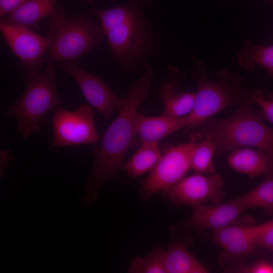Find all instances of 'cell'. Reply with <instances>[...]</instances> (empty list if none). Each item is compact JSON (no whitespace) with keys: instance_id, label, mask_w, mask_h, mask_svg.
<instances>
[{"instance_id":"cell-9","label":"cell","mask_w":273,"mask_h":273,"mask_svg":"<svg viewBox=\"0 0 273 273\" xmlns=\"http://www.w3.org/2000/svg\"><path fill=\"white\" fill-rule=\"evenodd\" d=\"M61 67L73 78L87 102L106 119L124 106L125 99L117 95L101 77L84 70L75 61H63Z\"/></svg>"},{"instance_id":"cell-15","label":"cell","mask_w":273,"mask_h":273,"mask_svg":"<svg viewBox=\"0 0 273 273\" xmlns=\"http://www.w3.org/2000/svg\"><path fill=\"white\" fill-rule=\"evenodd\" d=\"M214 241L226 254L233 257H243L256 248L253 226L228 225L213 230Z\"/></svg>"},{"instance_id":"cell-28","label":"cell","mask_w":273,"mask_h":273,"mask_svg":"<svg viewBox=\"0 0 273 273\" xmlns=\"http://www.w3.org/2000/svg\"><path fill=\"white\" fill-rule=\"evenodd\" d=\"M80 1L89 3L90 4H94L95 3V0H80Z\"/></svg>"},{"instance_id":"cell-31","label":"cell","mask_w":273,"mask_h":273,"mask_svg":"<svg viewBox=\"0 0 273 273\" xmlns=\"http://www.w3.org/2000/svg\"><path fill=\"white\" fill-rule=\"evenodd\" d=\"M272 266H273V263H272Z\"/></svg>"},{"instance_id":"cell-1","label":"cell","mask_w":273,"mask_h":273,"mask_svg":"<svg viewBox=\"0 0 273 273\" xmlns=\"http://www.w3.org/2000/svg\"><path fill=\"white\" fill-rule=\"evenodd\" d=\"M152 2L127 0L110 9L90 11L103 28L113 61L124 72L145 68L159 50L158 31L144 11Z\"/></svg>"},{"instance_id":"cell-11","label":"cell","mask_w":273,"mask_h":273,"mask_svg":"<svg viewBox=\"0 0 273 273\" xmlns=\"http://www.w3.org/2000/svg\"><path fill=\"white\" fill-rule=\"evenodd\" d=\"M1 33L13 53L24 67L40 69L51 40L24 26L1 23Z\"/></svg>"},{"instance_id":"cell-23","label":"cell","mask_w":273,"mask_h":273,"mask_svg":"<svg viewBox=\"0 0 273 273\" xmlns=\"http://www.w3.org/2000/svg\"><path fill=\"white\" fill-rule=\"evenodd\" d=\"M165 250L156 246L144 257H137L131 262L128 272L132 273H166L164 265Z\"/></svg>"},{"instance_id":"cell-17","label":"cell","mask_w":273,"mask_h":273,"mask_svg":"<svg viewBox=\"0 0 273 273\" xmlns=\"http://www.w3.org/2000/svg\"><path fill=\"white\" fill-rule=\"evenodd\" d=\"M57 0H28L1 19V23L27 27H35L43 18L51 16L56 9Z\"/></svg>"},{"instance_id":"cell-29","label":"cell","mask_w":273,"mask_h":273,"mask_svg":"<svg viewBox=\"0 0 273 273\" xmlns=\"http://www.w3.org/2000/svg\"><path fill=\"white\" fill-rule=\"evenodd\" d=\"M266 223L268 225L273 226V219L268 221L266 222Z\"/></svg>"},{"instance_id":"cell-5","label":"cell","mask_w":273,"mask_h":273,"mask_svg":"<svg viewBox=\"0 0 273 273\" xmlns=\"http://www.w3.org/2000/svg\"><path fill=\"white\" fill-rule=\"evenodd\" d=\"M47 36L52 44L46 62L52 64L75 61L100 47L105 38L100 23L91 15L69 18L60 8L51 16Z\"/></svg>"},{"instance_id":"cell-13","label":"cell","mask_w":273,"mask_h":273,"mask_svg":"<svg viewBox=\"0 0 273 273\" xmlns=\"http://www.w3.org/2000/svg\"><path fill=\"white\" fill-rule=\"evenodd\" d=\"M246 209L233 199L225 203L194 207L191 222L200 229H220L230 225Z\"/></svg>"},{"instance_id":"cell-6","label":"cell","mask_w":273,"mask_h":273,"mask_svg":"<svg viewBox=\"0 0 273 273\" xmlns=\"http://www.w3.org/2000/svg\"><path fill=\"white\" fill-rule=\"evenodd\" d=\"M192 72L197 86L194 105L188 114L187 128L196 127L212 116L235 103L239 99L242 77L227 69L219 70L218 80L209 79L203 61L197 57L192 58Z\"/></svg>"},{"instance_id":"cell-21","label":"cell","mask_w":273,"mask_h":273,"mask_svg":"<svg viewBox=\"0 0 273 273\" xmlns=\"http://www.w3.org/2000/svg\"><path fill=\"white\" fill-rule=\"evenodd\" d=\"M244 207L261 208L267 213L273 212V178L263 183L247 193L233 199Z\"/></svg>"},{"instance_id":"cell-18","label":"cell","mask_w":273,"mask_h":273,"mask_svg":"<svg viewBox=\"0 0 273 273\" xmlns=\"http://www.w3.org/2000/svg\"><path fill=\"white\" fill-rule=\"evenodd\" d=\"M166 273H207V269L180 243H175L165 250Z\"/></svg>"},{"instance_id":"cell-22","label":"cell","mask_w":273,"mask_h":273,"mask_svg":"<svg viewBox=\"0 0 273 273\" xmlns=\"http://www.w3.org/2000/svg\"><path fill=\"white\" fill-rule=\"evenodd\" d=\"M215 153V145L211 139L207 135L203 137L202 141L197 144L193 151L191 169L197 173H214L213 156Z\"/></svg>"},{"instance_id":"cell-12","label":"cell","mask_w":273,"mask_h":273,"mask_svg":"<svg viewBox=\"0 0 273 273\" xmlns=\"http://www.w3.org/2000/svg\"><path fill=\"white\" fill-rule=\"evenodd\" d=\"M167 72V78L159 90L164 106L162 114L174 117L187 115L193 109L196 93L183 89L180 81L186 74L177 67L169 65Z\"/></svg>"},{"instance_id":"cell-7","label":"cell","mask_w":273,"mask_h":273,"mask_svg":"<svg viewBox=\"0 0 273 273\" xmlns=\"http://www.w3.org/2000/svg\"><path fill=\"white\" fill-rule=\"evenodd\" d=\"M53 138L51 149L82 144L93 145L101 140L96 126L94 111L83 104L75 111L59 108L51 119Z\"/></svg>"},{"instance_id":"cell-19","label":"cell","mask_w":273,"mask_h":273,"mask_svg":"<svg viewBox=\"0 0 273 273\" xmlns=\"http://www.w3.org/2000/svg\"><path fill=\"white\" fill-rule=\"evenodd\" d=\"M163 154L158 143L142 142L132 156L122 165L131 178H136L151 171Z\"/></svg>"},{"instance_id":"cell-10","label":"cell","mask_w":273,"mask_h":273,"mask_svg":"<svg viewBox=\"0 0 273 273\" xmlns=\"http://www.w3.org/2000/svg\"><path fill=\"white\" fill-rule=\"evenodd\" d=\"M164 192L175 206L194 207L208 201L216 204L224 195L223 180L217 174L206 176L196 173L184 177Z\"/></svg>"},{"instance_id":"cell-26","label":"cell","mask_w":273,"mask_h":273,"mask_svg":"<svg viewBox=\"0 0 273 273\" xmlns=\"http://www.w3.org/2000/svg\"><path fill=\"white\" fill-rule=\"evenodd\" d=\"M233 270L245 273H273V266L268 261L261 259L251 264L239 266Z\"/></svg>"},{"instance_id":"cell-4","label":"cell","mask_w":273,"mask_h":273,"mask_svg":"<svg viewBox=\"0 0 273 273\" xmlns=\"http://www.w3.org/2000/svg\"><path fill=\"white\" fill-rule=\"evenodd\" d=\"M22 70L25 77V90L14 104L6 106L5 113L18 119L17 131L27 140L39 131V124L43 118L62 102L53 64L47 63L43 70L26 67Z\"/></svg>"},{"instance_id":"cell-16","label":"cell","mask_w":273,"mask_h":273,"mask_svg":"<svg viewBox=\"0 0 273 273\" xmlns=\"http://www.w3.org/2000/svg\"><path fill=\"white\" fill-rule=\"evenodd\" d=\"M228 162L233 169L250 177L273 172V157L259 149L249 148L236 149L228 156Z\"/></svg>"},{"instance_id":"cell-25","label":"cell","mask_w":273,"mask_h":273,"mask_svg":"<svg viewBox=\"0 0 273 273\" xmlns=\"http://www.w3.org/2000/svg\"><path fill=\"white\" fill-rule=\"evenodd\" d=\"M253 230L256 246L273 251V226L264 222L253 226Z\"/></svg>"},{"instance_id":"cell-14","label":"cell","mask_w":273,"mask_h":273,"mask_svg":"<svg viewBox=\"0 0 273 273\" xmlns=\"http://www.w3.org/2000/svg\"><path fill=\"white\" fill-rule=\"evenodd\" d=\"M189 123L188 115L180 117L162 114L148 117L139 113L136 118L135 130L142 142L158 143L179 129L187 127Z\"/></svg>"},{"instance_id":"cell-3","label":"cell","mask_w":273,"mask_h":273,"mask_svg":"<svg viewBox=\"0 0 273 273\" xmlns=\"http://www.w3.org/2000/svg\"><path fill=\"white\" fill-rule=\"evenodd\" d=\"M231 116L222 119L209 118L192 133L194 140L209 136L215 153L233 151L243 147H254L273 157V128L264 123L253 111L250 95Z\"/></svg>"},{"instance_id":"cell-30","label":"cell","mask_w":273,"mask_h":273,"mask_svg":"<svg viewBox=\"0 0 273 273\" xmlns=\"http://www.w3.org/2000/svg\"><path fill=\"white\" fill-rule=\"evenodd\" d=\"M271 1L273 2V0H270Z\"/></svg>"},{"instance_id":"cell-27","label":"cell","mask_w":273,"mask_h":273,"mask_svg":"<svg viewBox=\"0 0 273 273\" xmlns=\"http://www.w3.org/2000/svg\"><path fill=\"white\" fill-rule=\"evenodd\" d=\"M28 0H0L1 19L15 11Z\"/></svg>"},{"instance_id":"cell-8","label":"cell","mask_w":273,"mask_h":273,"mask_svg":"<svg viewBox=\"0 0 273 273\" xmlns=\"http://www.w3.org/2000/svg\"><path fill=\"white\" fill-rule=\"evenodd\" d=\"M197 143L192 142L170 147L141 183L140 192L144 199L165 191L185 177L191 169V156Z\"/></svg>"},{"instance_id":"cell-20","label":"cell","mask_w":273,"mask_h":273,"mask_svg":"<svg viewBox=\"0 0 273 273\" xmlns=\"http://www.w3.org/2000/svg\"><path fill=\"white\" fill-rule=\"evenodd\" d=\"M238 64L247 70L253 69L256 65L265 69L273 77V45H254L246 40L237 54Z\"/></svg>"},{"instance_id":"cell-2","label":"cell","mask_w":273,"mask_h":273,"mask_svg":"<svg viewBox=\"0 0 273 273\" xmlns=\"http://www.w3.org/2000/svg\"><path fill=\"white\" fill-rule=\"evenodd\" d=\"M154 70L149 63L142 76L129 87L124 106L106 130L101 145L94 149V162L85 184L82 203L88 205L98 197L101 186L114 178L136 135V118L141 104L151 88Z\"/></svg>"},{"instance_id":"cell-24","label":"cell","mask_w":273,"mask_h":273,"mask_svg":"<svg viewBox=\"0 0 273 273\" xmlns=\"http://www.w3.org/2000/svg\"><path fill=\"white\" fill-rule=\"evenodd\" d=\"M250 96L252 101L261 108L256 113L258 116L262 120L273 123V92L269 93L265 98L263 90L255 89Z\"/></svg>"}]
</instances>
